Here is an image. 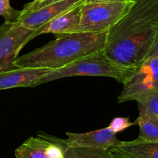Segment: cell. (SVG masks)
Returning a JSON list of instances; mask_svg holds the SVG:
<instances>
[{
  "instance_id": "obj_1",
  "label": "cell",
  "mask_w": 158,
  "mask_h": 158,
  "mask_svg": "<svg viewBox=\"0 0 158 158\" xmlns=\"http://www.w3.org/2000/svg\"><path fill=\"white\" fill-rule=\"evenodd\" d=\"M158 32V0H136L107 32L103 52L114 61L137 67L146 60Z\"/></svg>"
},
{
  "instance_id": "obj_2",
  "label": "cell",
  "mask_w": 158,
  "mask_h": 158,
  "mask_svg": "<svg viewBox=\"0 0 158 158\" xmlns=\"http://www.w3.org/2000/svg\"><path fill=\"white\" fill-rule=\"evenodd\" d=\"M108 32H76L62 34L55 40L18 57L16 68H63L77 60L103 50Z\"/></svg>"
},
{
  "instance_id": "obj_3",
  "label": "cell",
  "mask_w": 158,
  "mask_h": 158,
  "mask_svg": "<svg viewBox=\"0 0 158 158\" xmlns=\"http://www.w3.org/2000/svg\"><path fill=\"white\" fill-rule=\"evenodd\" d=\"M136 68L126 66L114 61L104 53L103 50H101L77 60L64 67L53 69L43 76L35 83V86L59 79L80 76L109 77L123 84L132 75Z\"/></svg>"
},
{
  "instance_id": "obj_4",
  "label": "cell",
  "mask_w": 158,
  "mask_h": 158,
  "mask_svg": "<svg viewBox=\"0 0 158 158\" xmlns=\"http://www.w3.org/2000/svg\"><path fill=\"white\" fill-rule=\"evenodd\" d=\"M135 2L83 3L77 32H108L129 11Z\"/></svg>"
},
{
  "instance_id": "obj_5",
  "label": "cell",
  "mask_w": 158,
  "mask_h": 158,
  "mask_svg": "<svg viewBox=\"0 0 158 158\" xmlns=\"http://www.w3.org/2000/svg\"><path fill=\"white\" fill-rule=\"evenodd\" d=\"M119 103L138 100L158 90V56L148 59L135 69L123 83Z\"/></svg>"
},
{
  "instance_id": "obj_6",
  "label": "cell",
  "mask_w": 158,
  "mask_h": 158,
  "mask_svg": "<svg viewBox=\"0 0 158 158\" xmlns=\"http://www.w3.org/2000/svg\"><path fill=\"white\" fill-rule=\"evenodd\" d=\"M35 31L18 21L5 22L0 26V73L16 69L14 62L20 50L33 39Z\"/></svg>"
},
{
  "instance_id": "obj_7",
  "label": "cell",
  "mask_w": 158,
  "mask_h": 158,
  "mask_svg": "<svg viewBox=\"0 0 158 158\" xmlns=\"http://www.w3.org/2000/svg\"><path fill=\"white\" fill-rule=\"evenodd\" d=\"M15 158H64L56 137L42 132L29 137L15 151Z\"/></svg>"
},
{
  "instance_id": "obj_8",
  "label": "cell",
  "mask_w": 158,
  "mask_h": 158,
  "mask_svg": "<svg viewBox=\"0 0 158 158\" xmlns=\"http://www.w3.org/2000/svg\"><path fill=\"white\" fill-rule=\"evenodd\" d=\"M66 136L67 139H63V140L65 144L69 147L108 151L110 148L120 143V140L117 138V134L108 127L82 134L67 132Z\"/></svg>"
},
{
  "instance_id": "obj_9",
  "label": "cell",
  "mask_w": 158,
  "mask_h": 158,
  "mask_svg": "<svg viewBox=\"0 0 158 158\" xmlns=\"http://www.w3.org/2000/svg\"><path fill=\"white\" fill-rule=\"evenodd\" d=\"M82 4L83 0H62L29 12L19 17L18 22L28 29L38 30L60 14Z\"/></svg>"
},
{
  "instance_id": "obj_10",
  "label": "cell",
  "mask_w": 158,
  "mask_h": 158,
  "mask_svg": "<svg viewBox=\"0 0 158 158\" xmlns=\"http://www.w3.org/2000/svg\"><path fill=\"white\" fill-rule=\"evenodd\" d=\"M52 69L49 68H16L0 73V90L35 86V83Z\"/></svg>"
},
{
  "instance_id": "obj_11",
  "label": "cell",
  "mask_w": 158,
  "mask_h": 158,
  "mask_svg": "<svg viewBox=\"0 0 158 158\" xmlns=\"http://www.w3.org/2000/svg\"><path fill=\"white\" fill-rule=\"evenodd\" d=\"M114 158H158V140L120 141L108 150Z\"/></svg>"
},
{
  "instance_id": "obj_12",
  "label": "cell",
  "mask_w": 158,
  "mask_h": 158,
  "mask_svg": "<svg viewBox=\"0 0 158 158\" xmlns=\"http://www.w3.org/2000/svg\"><path fill=\"white\" fill-rule=\"evenodd\" d=\"M82 5L76 6L52 19L51 21L35 31L33 39L42 34L54 33L62 35L77 32L80 23Z\"/></svg>"
},
{
  "instance_id": "obj_13",
  "label": "cell",
  "mask_w": 158,
  "mask_h": 158,
  "mask_svg": "<svg viewBox=\"0 0 158 158\" xmlns=\"http://www.w3.org/2000/svg\"><path fill=\"white\" fill-rule=\"evenodd\" d=\"M139 116L136 120L139 126L138 139L147 141L158 140V117L148 108L138 104Z\"/></svg>"
},
{
  "instance_id": "obj_14",
  "label": "cell",
  "mask_w": 158,
  "mask_h": 158,
  "mask_svg": "<svg viewBox=\"0 0 158 158\" xmlns=\"http://www.w3.org/2000/svg\"><path fill=\"white\" fill-rule=\"evenodd\" d=\"M56 140L63 149L64 158H114L108 151H100L80 147H69L65 144L63 139L56 137Z\"/></svg>"
},
{
  "instance_id": "obj_15",
  "label": "cell",
  "mask_w": 158,
  "mask_h": 158,
  "mask_svg": "<svg viewBox=\"0 0 158 158\" xmlns=\"http://www.w3.org/2000/svg\"><path fill=\"white\" fill-rule=\"evenodd\" d=\"M20 11L15 10L11 6L9 0H0V15L5 19V22H17Z\"/></svg>"
},
{
  "instance_id": "obj_16",
  "label": "cell",
  "mask_w": 158,
  "mask_h": 158,
  "mask_svg": "<svg viewBox=\"0 0 158 158\" xmlns=\"http://www.w3.org/2000/svg\"><path fill=\"white\" fill-rule=\"evenodd\" d=\"M137 102L158 117V90L139 99Z\"/></svg>"
},
{
  "instance_id": "obj_17",
  "label": "cell",
  "mask_w": 158,
  "mask_h": 158,
  "mask_svg": "<svg viewBox=\"0 0 158 158\" xmlns=\"http://www.w3.org/2000/svg\"><path fill=\"white\" fill-rule=\"evenodd\" d=\"M134 125H137V122H131L129 118L116 117L112 120L108 127L112 130L114 133L117 134V133L121 132V131H124L131 127L134 126Z\"/></svg>"
},
{
  "instance_id": "obj_18",
  "label": "cell",
  "mask_w": 158,
  "mask_h": 158,
  "mask_svg": "<svg viewBox=\"0 0 158 158\" xmlns=\"http://www.w3.org/2000/svg\"><path fill=\"white\" fill-rule=\"evenodd\" d=\"M60 1H62V0H43V1L37 2L32 1L31 2L26 4V6H24L23 10L20 11L19 17L23 16V15L29 13V12H32V11H35L36 10V9H40V8L43 7V6H49V5L58 2Z\"/></svg>"
},
{
  "instance_id": "obj_19",
  "label": "cell",
  "mask_w": 158,
  "mask_h": 158,
  "mask_svg": "<svg viewBox=\"0 0 158 158\" xmlns=\"http://www.w3.org/2000/svg\"><path fill=\"white\" fill-rule=\"evenodd\" d=\"M158 56V32L156 35L155 40H154V44H153L152 47H151V50L148 52V56H147L146 60L151 58H154V57Z\"/></svg>"
},
{
  "instance_id": "obj_20",
  "label": "cell",
  "mask_w": 158,
  "mask_h": 158,
  "mask_svg": "<svg viewBox=\"0 0 158 158\" xmlns=\"http://www.w3.org/2000/svg\"><path fill=\"white\" fill-rule=\"evenodd\" d=\"M136 0H83V3L113 2H135Z\"/></svg>"
},
{
  "instance_id": "obj_21",
  "label": "cell",
  "mask_w": 158,
  "mask_h": 158,
  "mask_svg": "<svg viewBox=\"0 0 158 158\" xmlns=\"http://www.w3.org/2000/svg\"><path fill=\"white\" fill-rule=\"evenodd\" d=\"M40 1H43V0H33V2H40Z\"/></svg>"
}]
</instances>
